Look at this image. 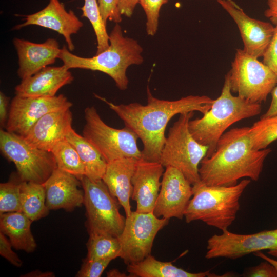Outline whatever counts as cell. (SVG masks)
Returning a JSON list of instances; mask_svg holds the SVG:
<instances>
[{"instance_id":"obj_1","label":"cell","mask_w":277,"mask_h":277,"mask_svg":"<svg viewBox=\"0 0 277 277\" xmlns=\"http://www.w3.org/2000/svg\"><path fill=\"white\" fill-rule=\"evenodd\" d=\"M147 104L138 103L115 104L94 94L105 102L133 131L143 145L142 158L160 162L162 150L166 137L165 132L170 120L175 115L198 111L204 114L211 107L214 100L206 95H188L179 100H160L153 96L147 87Z\"/></svg>"},{"instance_id":"obj_2","label":"cell","mask_w":277,"mask_h":277,"mask_svg":"<svg viewBox=\"0 0 277 277\" xmlns=\"http://www.w3.org/2000/svg\"><path fill=\"white\" fill-rule=\"evenodd\" d=\"M249 127L232 128L217 142L214 151L201 161L200 181L208 186H232L248 177L257 181L270 148L255 150L249 136Z\"/></svg>"},{"instance_id":"obj_3","label":"cell","mask_w":277,"mask_h":277,"mask_svg":"<svg viewBox=\"0 0 277 277\" xmlns=\"http://www.w3.org/2000/svg\"><path fill=\"white\" fill-rule=\"evenodd\" d=\"M143 51L136 40L124 36L122 28L117 23L109 34V46L104 51L92 57H83L72 53L64 45L58 58L69 70L83 69L104 73L114 80L120 90H125L129 82L127 69L132 65L143 63Z\"/></svg>"},{"instance_id":"obj_4","label":"cell","mask_w":277,"mask_h":277,"mask_svg":"<svg viewBox=\"0 0 277 277\" xmlns=\"http://www.w3.org/2000/svg\"><path fill=\"white\" fill-rule=\"evenodd\" d=\"M261 110L260 104L232 95L227 73L220 95L202 117L190 120L189 129L199 143L208 147L206 156H209L214 151L220 138L231 125L258 115Z\"/></svg>"},{"instance_id":"obj_5","label":"cell","mask_w":277,"mask_h":277,"mask_svg":"<svg viewBox=\"0 0 277 277\" xmlns=\"http://www.w3.org/2000/svg\"><path fill=\"white\" fill-rule=\"evenodd\" d=\"M251 181L232 186H208L201 181L192 185L193 194L184 213L187 223L200 220L224 231L235 220L240 199Z\"/></svg>"},{"instance_id":"obj_6","label":"cell","mask_w":277,"mask_h":277,"mask_svg":"<svg viewBox=\"0 0 277 277\" xmlns=\"http://www.w3.org/2000/svg\"><path fill=\"white\" fill-rule=\"evenodd\" d=\"M193 115V111L180 114L169 129L160 158L164 167L176 168L192 185L201 181L199 168L208 150L207 146L193 137L189 130V122Z\"/></svg>"},{"instance_id":"obj_7","label":"cell","mask_w":277,"mask_h":277,"mask_svg":"<svg viewBox=\"0 0 277 277\" xmlns=\"http://www.w3.org/2000/svg\"><path fill=\"white\" fill-rule=\"evenodd\" d=\"M84 197L88 232L118 237L122 233L126 217L119 211L117 199L110 192L102 180H92L85 175L80 179Z\"/></svg>"},{"instance_id":"obj_8","label":"cell","mask_w":277,"mask_h":277,"mask_svg":"<svg viewBox=\"0 0 277 277\" xmlns=\"http://www.w3.org/2000/svg\"><path fill=\"white\" fill-rule=\"evenodd\" d=\"M82 135L100 152L107 163L124 157L142 158L137 135L127 127L116 129L107 125L94 106L84 110Z\"/></svg>"},{"instance_id":"obj_9","label":"cell","mask_w":277,"mask_h":277,"mask_svg":"<svg viewBox=\"0 0 277 277\" xmlns=\"http://www.w3.org/2000/svg\"><path fill=\"white\" fill-rule=\"evenodd\" d=\"M0 150L13 162L23 181L43 184L57 168L51 152L35 147L24 138L7 130H0Z\"/></svg>"},{"instance_id":"obj_10","label":"cell","mask_w":277,"mask_h":277,"mask_svg":"<svg viewBox=\"0 0 277 277\" xmlns=\"http://www.w3.org/2000/svg\"><path fill=\"white\" fill-rule=\"evenodd\" d=\"M232 93L261 104L277 84V74L257 58L238 49L228 72Z\"/></svg>"},{"instance_id":"obj_11","label":"cell","mask_w":277,"mask_h":277,"mask_svg":"<svg viewBox=\"0 0 277 277\" xmlns=\"http://www.w3.org/2000/svg\"><path fill=\"white\" fill-rule=\"evenodd\" d=\"M169 219L156 216L153 213L132 211L126 216L124 229L118 236L120 258L127 264L139 262L151 254L154 240L168 224Z\"/></svg>"},{"instance_id":"obj_12","label":"cell","mask_w":277,"mask_h":277,"mask_svg":"<svg viewBox=\"0 0 277 277\" xmlns=\"http://www.w3.org/2000/svg\"><path fill=\"white\" fill-rule=\"evenodd\" d=\"M207 259L225 258L235 260L251 253L268 250V253L277 258V229L240 234L228 230L214 234L207 241Z\"/></svg>"},{"instance_id":"obj_13","label":"cell","mask_w":277,"mask_h":277,"mask_svg":"<svg viewBox=\"0 0 277 277\" xmlns=\"http://www.w3.org/2000/svg\"><path fill=\"white\" fill-rule=\"evenodd\" d=\"M72 106V103L63 94L37 97L15 95L10 103L6 130L24 136L44 115Z\"/></svg>"},{"instance_id":"obj_14","label":"cell","mask_w":277,"mask_h":277,"mask_svg":"<svg viewBox=\"0 0 277 277\" xmlns=\"http://www.w3.org/2000/svg\"><path fill=\"white\" fill-rule=\"evenodd\" d=\"M192 194V185L184 174L166 167L153 213L157 217L182 219Z\"/></svg>"},{"instance_id":"obj_15","label":"cell","mask_w":277,"mask_h":277,"mask_svg":"<svg viewBox=\"0 0 277 277\" xmlns=\"http://www.w3.org/2000/svg\"><path fill=\"white\" fill-rule=\"evenodd\" d=\"M237 25L244 43L243 50L258 58L263 56L273 36L271 23L251 18L232 0H216Z\"/></svg>"},{"instance_id":"obj_16","label":"cell","mask_w":277,"mask_h":277,"mask_svg":"<svg viewBox=\"0 0 277 277\" xmlns=\"http://www.w3.org/2000/svg\"><path fill=\"white\" fill-rule=\"evenodd\" d=\"M24 16L25 22L15 26L13 30H19L30 25L50 29L64 37L69 50H74L75 47L71 36L79 31L83 23L72 10L67 11L60 0H49L43 9Z\"/></svg>"},{"instance_id":"obj_17","label":"cell","mask_w":277,"mask_h":277,"mask_svg":"<svg viewBox=\"0 0 277 277\" xmlns=\"http://www.w3.org/2000/svg\"><path fill=\"white\" fill-rule=\"evenodd\" d=\"M164 172V166L160 162L138 160L132 179L131 198L136 203V212L153 213Z\"/></svg>"},{"instance_id":"obj_18","label":"cell","mask_w":277,"mask_h":277,"mask_svg":"<svg viewBox=\"0 0 277 277\" xmlns=\"http://www.w3.org/2000/svg\"><path fill=\"white\" fill-rule=\"evenodd\" d=\"M42 184L49 210L63 209L71 211L83 204L84 191L80 189L81 182L73 174L57 168Z\"/></svg>"},{"instance_id":"obj_19","label":"cell","mask_w":277,"mask_h":277,"mask_svg":"<svg viewBox=\"0 0 277 277\" xmlns=\"http://www.w3.org/2000/svg\"><path fill=\"white\" fill-rule=\"evenodd\" d=\"M13 45L18 56V77L22 80L31 76L58 58L61 48L55 38H48L42 43H36L14 38Z\"/></svg>"},{"instance_id":"obj_20","label":"cell","mask_w":277,"mask_h":277,"mask_svg":"<svg viewBox=\"0 0 277 277\" xmlns=\"http://www.w3.org/2000/svg\"><path fill=\"white\" fill-rule=\"evenodd\" d=\"M72 120L70 109L48 113L23 137L33 146L51 152L57 143L66 138L72 128Z\"/></svg>"},{"instance_id":"obj_21","label":"cell","mask_w":277,"mask_h":277,"mask_svg":"<svg viewBox=\"0 0 277 277\" xmlns=\"http://www.w3.org/2000/svg\"><path fill=\"white\" fill-rule=\"evenodd\" d=\"M73 80L71 72L64 65L47 66L22 80L14 88L15 94L23 97L55 96L62 87L71 84Z\"/></svg>"},{"instance_id":"obj_22","label":"cell","mask_w":277,"mask_h":277,"mask_svg":"<svg viewBox=\"0 0 277 277\" xmlns=\"http://www.w3.org/2000/svg\"><path fill=\"white\" fill-rule=\"evenodd\" d=\"M138 160L124 157L107 163L102 178L110 193L124 208L126 216L132 212L130 203L133 191L132 179Z\"/></svg>"},{"instance_id":"obj_23","label":"cell","mask_w":277,"mask_h":277,"mask_svg":"<svg viewBox=\"0 0 277 277\" xmlns=\"http://www.w3.org/2000/svg\"><path fill=\"white\" fill-rule=\"evenodd\" d=\"M32 222L22 212L4 213L0 214V231L9 238L15 249L32 252L37 245L31 230Z\"/></svg>"},{"instance_id":"obj_24","label":"cell","mask_w":277,"mask_h":277,"mask_svg":"<svg viewBox=\"0 0 277 277\" xmlns=\"http://www.w3.org/2000/svg\"><path fill=\"white\" fill-rule=\"evenodd\" d=\"M127 270L133 277H210L219 276L209 271L192 273L173 265L170 262H162L151 254L142 261L127 265Z\"/></svg>"},{"instance_id":"obj_25","label":"cell","mask_w":277,"mask_h":277,"mask_svg":"<svg viewBox=\"0 0 277 277\" xmlns=\"http://www.w3.org/2000/svg\"><path fill=\"white\" fill-rule=\"evenodd\" d=\"M66 138L77 151L84 167L85 175L94 181L102 180L107 162L96 148L73 128Z\"/></svg>"},{"instance_id":"obj_26","label":"cell","mask_w":277,"mask_h":277,"mask_svg":"<svg viewBox=\"0 0 277 277\" xmlns=\"http://www.w3.org/2000/svg\"><path fill=\"white\" fill-rule=\"evenodd\" d=\"M22 212L32 222L46 216L49 210L46 204V192L43 184L22 181Z\"/></svg>"},{"instance_id":"obj_27","label":"cell","mask_w":277,"mask_h":277,"mask_svg":"<svg viewBox=\"0 0 277 277\" xmlns=\"http://www.w3.org/2000/svg\"><path fill=\"white\" fill-rule=\"evenodd\" d=\"M87 243V260L120 257L121 246L118 237L101 233H90Z\"/></svg>"},{"instance_id":"obj_28","label":"cell","mask_w":277,"mask_h":277,"mask_svg":"<svg viewBox=\"0 0 277 277\" xmlns=\"http://www.w3.org/2000/svg\"><path fill=\"white\" fill-rule=\"evenodd\" d=\"M51 152L58 168L75 175L80 180L85 175V169L81 158L76 149L66 138L57 143Z\"/></svg>"},{"instance_id":"obj_29","label":"cell","mask_w":277,"mask_h":277,"mask_svg":"<svg viewBox=\"0 0 277 277\" xmlns=\"http://www.w3.org/2000/svg\"><path fill=\"white\" fill-rule=\"evenodd\" d=\"M249 136L253 149L267 148L277 140V114L255 122L249 127Z\"/></svg>"},{"instance_id":"obj_30","label":"cell","mask_w":277,"mask_h":277,"mask_svg":"<svg viewBox=\"0 0 277 277\" xmlns=\"http://www.w3.org/2000/svg\"><path fill=\"white\" fill-rule=\"evenodd\" d=\"M81 9L82 16L86 17L93 28L97 42L96 54H98L108 48L109 35L107 32L106 24L101 16L97 1L84 0Z\"/></svg>"},{"instance_id":"obj_31","label":"cell","mask_w":277,"mask_h":277,"mask_svg":"<svg viewBox=\"0 0 277 277\" xmlns=\"http://www.w3.org/2000/svg\"><path fill=\"white\" fill-rule=\"evenodd\" d=\"M22 180H9L0 184V214L22 212L21 184Z\"/></svg>"},{"instance_id":"obj_32","label":"cell","mask_w":277,"mask_h":277,"mask_svg":"<svg viewBox=\"0 0 277 277\" xmlns=\"http://www.w3.org/2000/svg\"><path fill=\"white\" fill-rule=\"evenodd\" d=\"M169 0H140V4L146 16V30L148 35L154 36L157 30L160 11Z\"/></svg>"},{"instance_id":"obj_33","label":"cell","mask_w":277,"mask_h":277,"mask_svg":"<svg viewBox=\"0 0 277 277\" xmlns=\"http://www.w3.org/2000/svg\"><path fill=\"white\" fill-rule=\"evenodd\" d=\"M112 260L110 259L94 260L85 259L75 276L77 277L101 276Z\"/></svg>"},{"instance_id":"obj_34","label":"cell","mask_w":277,"mask_h":277,"mask_svg":"<svg viewBox=\"0 0 277 277\" xmlns=\"http://www.w3.org/2000/svg\"><path fill=\"white\" fill-rule=\"evenodd\" d=\"M102 18L106 24L108 20L116 24L122 21L117 4V0H97Z\"/></svg>"},{"instance_id":"obj_35","label":"cell","mask_w":277,"mask_h":277,"mask_svg":"<svg viewBox=\"0 0 277 277\" xmlns=\"http://www.w3.org/2000/svg\"><path fill=\"white\" fill-rule=\"evenodd\" d=\"M263 57V63L277 74V25L275 26L273 36Z\"/></svg>"},{"instance_id":"obj_36","label":"cell","mask_w":277,"mask_h":277,"mask_svg":"<svg viewBox=\"0 0 277 277\" xmlns=\"http://www.w3.org/2000/svg\"><path fill=\"white\" fill-rule=\"evenodd\" d=\"M243 276L248 277H277L276 269L270 263L265 260L259 265L248 268Z\"/></svg>"},{"instance_id":"obj_37","label":"cell","mask_w":277,"mask_h":277,"mask_svg":"<svg viewBox=\"0 0 277 277\" xmlns=\"http://www.w3.org/2000/svg\"><path fill=\"white\" fill-rule=\"evenodd\" d=\"M12 246L6 235L0 232V254L13 265L20 267L23 262L17 254L12 249Z\"/></svg>"},{"instance_id":"obj_38","label":"cell","mask_w":277,"mask_h":277,"mask_svg":"<svg viewBox=\"0 0 277 277\" xmlns=\"http://www.w3.org/2000/svg\"><path fill=\"white\" fill-rule=\"evenodd\" d=\"M140 0H117L118 10L122 15L130 17Z\"/></svg>"},{"instance_id":"obj_39","label":"cell","mask_w":277,"mask_h":277,"mask_svg":"<svg viewBox=\"0 0 277 277\" xmlns=\"http://www.w3.org/2000/svg\"><path fill=\"white\" fill-rule=\"evenodd\" d=\"M9 97L3 92H0V125L1 127L6 126L8 118V105Z\"/></svg>"},{"instance_id":"obj_40","label":"cell","mask_w":277,"mask_h":277,"mask_svg":"<svg viewBox=\"0 0 277 277\" xmlns=\"http://www.w3.org/2000/svg\"><path fill=\"white\" fill-rule=\"evenodd\" d=\"M268 8L265 11V16L271 22L277 25V0H267Z\"/></svg>"},{"instance_id":"obj_41","label":"cell","mask_w":277,"mask_h":277,"mask_svg":"<svg viewBox=\"0 0 277 277\" xmlns=\"http://www.w3.org/2000/svg\"><path fill=\"white\" fill-rule=\"evenodd\" d=\"M272 100L267 111L263 114L260 118L271 117L277 114V84L271 92Z\"/></svg>"},{"instance_id":"obj_42","label":"cell","mask_w":277,"mask_h":277,"mask_svg":"<svg viewBox=\"0 0 277 277\" xmlns=\"http://www.w3.org/2000/svg\"><path fill=\"white\" fill-rule=\"evenodd\" d=\"M54 276L55 275L52 272H42L38 270L32 271L22 275V276L27 277H52Z\"/></svg>"},{"instance_id":"obj_43","label":"cell","mask_w":277,"mask_h":277,"mask_svg":"<svg viewBox=\"0 0 277 277\" xmlns=\"http://www.w3.org/2000/svg\"><path fill=\"white\" fill-rule=\"evenodd\" d=\"M255 256L261 258L264 260H265L271 264L277 270V260L270 258L266 255L261 251H258L253 253Z\"/></svg>"},{"instance_id":"obj_44","label":"cell","mask_w":277,"mask_h":277,"mask_svg":"<svg viewBox=\"0 0 277 277\" xmlns=\"http://www.w3.org/2000/svg\"><path fill=\"white\" fill-rule=\"evenodd\" d=\"M107 276L109 277H125L126 274L120 272L118 270L113 269L109 270L107 273Z\"/></svg>"}]
</instances>
